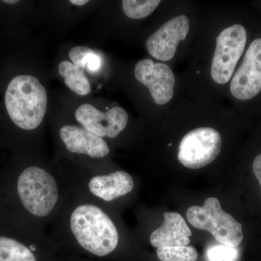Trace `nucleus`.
Segmentation results:
<instances>
[{"instance_id": "17", "label": "nucleus", "mask_w": 261, "mask_h": 261, "mask_svg": "<svg viewBox=\"0 0 261 261\" xmlns=\"http://www.w3.org/2000/svg\"><path fill=\"white\" fill-rule=\"evenodd\" d=\"M161 3L159 0H123L122 8L128 18L142 19L153 13Z\"/></svg>"}, {"instance_id": "2", "label": "nucleus", "mask_w": 261, "mask_h": 261, "mask_svg": "<svg viewBox=\"0 0 261 261\" xmlns=\"http://www.w3.org/2000/svg\"><path fill=\"white\" fill-rule=\"evenodd\" d=\"M13 192L23 227L39 233L49 232L70 200L57 169L40 163L19 171Z\"/></svg>"}, {"instance_id": "4", "label": "nucleus", "mask_w": 261, "mask_h": 261, "mask_svg": "<svg viewBox=\"0 0 261 261\" xmlns=\"http://www.w3.org/2000/svg\"><path fill=\"white\" fill-rule=\"evenodd\" d=\"M5 101L10 119L18 128L34 130L42 123L47 111V92L35 77L20 75L13 79Z\"/></svg>"}, {"instance_id": "3", "label": "nucleus", "mask_w": 261, "mask_h": 261, "mask_svg": "<svg viewBox=\"0 0 261 261\" xmlns=\"http://www.w3.org/2000/svg\"><path fill=\"white\" fill-rule=\"evenodd\" d=\"M57 171L70 197L90 201L108 208L135 190L133 177L122 170L108 171L73 165Z\"/></svg>"}, {"instance_id": "12", "label": "nucleus", "mask_w": 261, "mask_h": 261, "mask_svg": "<svg viewBox=\"0 0 261 261\" xmlns=\"http://www.w3.org/2000/svg\"><path fill=\"white\" fill-rule=\"evenodd\" d=\"M190 20L185 15H178L163 24L146 42L151 56L161 61H171L178 44L187 38Z\"/></svg>"}, {"instance_id": "11", "label": "nucleus", "mask_w": 261, "mask_h": 261, "mask_svg": "<svg viewBox=\"0 0 261 261\" xmlns=\"http://www.w3.org/2000/svg\"><path fill=\"white\" fill-rule=\"evenodd\" d=\"M135 75L148 88L156 104L163 106L172 99L175 76L168 65L154 63L152 60H142L136 65Z\"/></svg>"}, {"instance_id": "13", "label": "nucleus", "mask_w": 261, "mask_h": 261, "mask_svg": "<svg viewBox=\"0 0 261 261\" xmlns=\"http://www.w3.org/2000/svg\"><path fill=\"white\" fill-rule=\"evenodd\" d=\"M58 136L65 149L70 154L99 161L106 159L111 152L104 139L82 126L65 125L60 128Z\"/></svg>"}, {"instance_id": "19", "label": "nucleus", "mask_w": 261, "mask_h": 261, "mask_svg": "<svg viewBox=\"0 0 261 261\" xmlns=\"http://www.w3.org/2000/svg\"><path fill=\"white\" fill-rule=\"evenodd\" d=\"M207 261H237L239 251L236 247L219 244L209 247L206 252Z\"/></svg>"}, {"instance_id": "15", "label": "nucleus", "mask_w": 261, "mask_h": 261, "mask_svg": "<svg viewBox=\"0 0 261 261\" xmlns=\"http://www.w3.org/2000/svg\"><path fill=\"white\" fill-rule=\"evenodd\" d=\"M59 73L65 78V84L75 93L81 96L90 92L91 86L83 70L69 61H62L58 66Z\"/></svg>"}, {"instance_id": "10", "label": "nucleus", "mask_w": 261, "mask_h": 261, "mask_svg": "<svg viewBox=\"0 0 261 261\" xmlns=\"http://www.w3.org/2000/svg\"><path fill=\"white\" fill-rule=\"evenodd\" d=\"M0 234V261H41V253L56 246L48 233L30 231L25 239Z\"/></svg>"}, {"instance_id": "21", "label": "nucleus", "mask_w": 261, "mask_h": 261, "mask_svg": "<svg viewBox=\"0 0 261 261\" xmlns=\"http://www.w3.org/2000/svg\"><path fill=\"white\" fill-rule=\"evenodd\" d=\"M70 3L75 5H79V6H83V5H87L89 1L87 0H70Z\"/></svg>"}, {"instance_id": "22", "label": "nucleus", "mask_w": 261, "mask_h": 261, "mask_svg": "<svg viewBox=\"0 0 261 261\" xmlns=\"http://www.w3.org/2000/svg\"><path fill=\"white\" fill-rule=\"evenodd\" d=\"M5 3H8V4H15V3H18V1H16V0H5Z\"/></svg>"}, {"instance_id": "7", "label": "nucleus", "mask_w": 261, "mask_h": 261, "mask_svg": "<svg viewBox=\"0 0 261 261\" xmlns=\"http://www.w3.org/2000/svg\"><path fill=\"white\" fill-rule=\"evenodd\" d=\"M221 149V137L211 127L190 130L182 138L178 159L185 167L199 169L214 162Z\"/></svg>"}, {"instance_id": "16", "label": "nucleus", "mask_w": 261, "mask_h": 261, "mask_svg": "<svg viewBox=\"0 0 261 261\" xmlns=\"http://www.w3.org/2000/svg\"><path fill=\"white\" fill-rule=\"evenodd\" d=\"M72 63L82 70H87L89 73H97L102 67L101 57L93 49L84 46H77L69 51Z\"/></svg>"}, {"instance_id": "6", "label": "nucleus", "mask_w": 261, "mask_h": 261, "mask_svg": "<svg viewBox=\"0 0 261 261\" xmlns=\"http://www.w3.org/2000/svg\"><path fill=\"white\" fill-rule=\"evenodd\" d=\"M246 42V30L239 24L225 29L218 36L211 70L215 82L224 84L229 82Z\"/></svg>"}, {"instance_id": "20", "label": "nucleus", "mask_w": 261, "mask_h": 261, "mask_svg": "<svg viewBox=\"0 0 261 261\" xmlns=\"http://www.w3.org/2000/svg\"><path fill=\"white\" fill-rule=\"evenodd\" d=\"M252 170H253L255 177L260 184L261 188V153L254 160L253 163H252Z\"/></svg>"}, {"instance_id": "9", "label": "nucleus", "mask_w": 261, "mask_h": 261, "mask_svg": "<svg viewBox=\"0 0 261 261\" xmlns=\"http://www.w3.org/2000/svg\"><path fill=\"white\" fill-rule=\"evenodd\" d=\"M230 90L240 100H248L261 91V38L255 39L245 53L243 62L233 75Z\"/></svg>"}, {"instance_id": "18", "label": "nucleus", "mask_w": 261, "mask_h": 261, "mask_svg": "<svg viewBox=\"0 0 261 261\" xmlns=\"http://www.w3.org/2000/svg\"><path fill=\"white\" fill-rule=\"evenodd\" d=\"M161 261H196L198 253L193 247H166L157 248Z\"/></svg>"}, {"instance_id": "5", "label": "nucleus", "mask_w": 261, "mask_h": 261, "mask_svg": "<svg viewBox=\"0 0 261 261\" xmlns=\"http://www.w3.org/2000/svg\"><path fill=\"white\" fill-rule=\"evenodd\" d=\"M187 218L192 226L209 231L223 245L237 247L243 242V226L223 210L216 197L206 199L203 206L190 207Z\"/></svg>"}, {"instance_id": "8", "label": "nucleus", "mask_w": 261, "mask_h": 261, "mask_svg": "<svg viewBox=\"0 0 261 261\" xmlns=\"http://www.w3.org/2000/svg\"><path fill=\"white\" fill-rule=\"evenodd\" d=\"M76 121L86 129L104 139H114L126 128L128 114L121 107H114L102 113L89 104H84L75 111Z\"/></svg>"}, {"instance_id": "14", "label": "nucleus", "mask_w": 261, "mask_h": 261, "mask_svg": "<svg viewBox=\"0 0 261 261\" xmlns=\"http://www.w3.org/2000/svg\"><path fill=\"white\" fill-rule=\"evenodd\" d=\"M160 227L149 235V243L156 248L187 246L190 243L192 231L185 219L177 213L166 212Z\"/></svg>"}, {"instance_id": "1", "label": "nucleus", "mask_w": 261, "mask_h": 261, "mask_svg": "<svg viewBox=\"0 0 261 261\" xmlns=\"http://www.w3.org/2000/svg\"><path fill=\"white\" fill-rule=\"evenodd\" d=\"M48 234L56 245L72 247L97 257L113 254L121 238L108 207L71 197Z\"/></svg>"}]
</instances>
